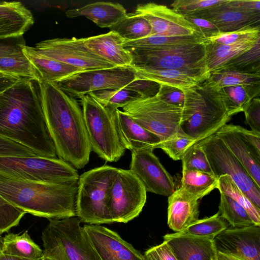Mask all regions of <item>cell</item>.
Wrapping results in <instances>:
<instances>
[{"mask_svg":"<svg viewBox=\"0 0 260 260\" xmlns=\"http://www.w3.org/2000/svg\"><path fill=\"white\" fill-rule=\"evenodd\" d=\"M181 160L183 168L213 174L204 151L197 144L188 150Z\"/></svg>","mask_w":260,"mask_h":260,"instance_id":"obj_43","label":"cell"},{"mask_svg":"<svg viewBox=\"0 0 260 260\" xmlns=\"http://www.w3.org/2000/svg\"><path fill=\"white\" fill-rule=\"evenodd\" d=\"M92 151L107 162H116L126 148L120 133L117 109L108 108L89 94L79 97Z\"/></svg>","mask_w":260,"mask_h":260,"instance_id":"obj_6","label":"cell"},{"mask_svg":"<svg viewBox=\"0 0 260 260\" xmlns=\"http://www.w3.org/2000/svg\"><path fill=\"white\" fill-rule=\"evenodd\" d=\"M25 214L0 195V235L18 225Z\"/></svg>","mask_w":260,"mask_h":260,"instance_id":"obj_41","label":"cell"},{"mask_svg":"<svg viewBox=\"0 0 260 260\" xmlns=\"http://www.w3.org/2000/svg\"><path fill=\"white\" fill-rule=\"evenodd\" d=\"M5 75H6L5 74H3V73L0 72V77L3 76H5Z\"/></svg>","mask_w":260,"mask_h":260,"instance_id":"obj_60","label":"cell"},{"mask_svg":"<svg viewBox=\"0 0 260 260\" xmlns=\"http://www.w3.org/2000/svg\"><path fill=\"white\" fill-rule=\"evenodd\" d=\"M178 260H215L217 252L213 237L175 236L163 237Z\"/></svg>","mask_w":260,"mask_h":260,"instance_id":"obj_21","label":"cell"},{"mask_svg":"<svg viewBox=\"0 0 260 260\" xmlns=\"http://www.w3.org/2000/svg\"><path fill=\"white\" fill-rule=\"evenodd\" d=\"M41 260H54V259L47 257L42 256Z\"/></svg>","mask_w":260,"mask_h":260,"instance_id":"obj_59","label":"cell"},{"mask_svg":"<svg viewBox=\"0 0 260 260\" xmlns=\"http://www.w3.org/2000/svg\"><path fill=\"white\" fill-rule=\"evenodd\" d=\"M215 260H239L236 258L229 256L219 252H217Z\"/></svg>","mask_w":260,"mask_h":260,"instance_id":"obj_57","label":"cell"},{"mask_svg":"<svg viewBox=\"0 0 260 260\" xmlns=\"http://www.w3.org/2000/svg\"><path fill=\"white\" fill-rule=\"evenodd\" d=\"M181 90L184 122L181 129L198 142L215 134L238 113L223 88L208 79Z\"/></svg>","mask_w":260,"mask_h":260,"instance_id":"obj_4","label":"cell"},{"mask_svg":"<svg viewBox=\"0 0 260 260\" xmlns=\"http://www.w3.org/2000/svg\"><path fill=\"white\" fill-rule=\"evenodd\" d=\"M0 177L24 181L76 184V169L57 157L0 156Z\"/></svg>","mask_w":260,"mask_h":260,"instance_id":"obj_9","label":"cell"},{"mask_svg":"<svg viewBox=\"0 0 260 260\" xmlns=\"http://www.w3.org/2000/svg\"><path fill=\"white\" fill-rule=\"evenodd\" d=\"M37 156L29 148L0 136V156Z\"/></svg>","mask_w":260,"mask_h":260,"instance_id":"obj_47","label":"cell"},{"mask_svg":"<svg viewBox=\"0 0 260 260\" xmlns=\"http://www.w3.org/2000/svg\"><path fill=\"white\" fill-rule=\"evenodd\" d=\"M24 45L22 36L0 39V58L22 53V47Z\"/></svg>","mask_w":260,"mask_h":260,"instance_id":"obj_51","label":"cell"},{"mask_svg":"<svg viewBox=\"0 0 260 260\" xmlns=\"http://www.w3.org/2000/svg\"><path fill=\"white\" fill-rule=\"evenodd\" d=\"M31 12L19 2H0V39L23 36L33 25Z\"/></svg>","mask_w":260,"mask_h":260,"instance_id":"obj_24","label":"cell"},{"mask_svg":"<svg viewBox=\"0 0 260 260\" xmlns=\"http://www.w3.org/2000/svg\"><path fill=\"white\" fill-rule=\"evenodd\" d=\"M238 113L243 112L252 99L259 96L260 90L241 85L223 87Z\"/></svg>","mask_w":260,"mask_h":260,"instance_id":"obj_42","label":"cell"},{"mask_svg":"<svg viewBox=\"0 0 260 260\" xmlns=\"http://www.w3.org/2000/svg\"><path fill=\"white\" fill-rule=\"evenodd\" d=\"M226 2L188 16L201 18L211 22L222 33L259 25L260 14L241 12L228 6Z\"/></svg>","mask_w":260,"mask_h":260,"instance_id":"obj_20","label":"cell"},{"mask_svg":"<svg viewBox=\"0 0 260 260\" xmlns=\"http://www.w3.org/2000/svg\"><path fill=\"white\" fill-rule=\"evenodd\" d=\"M137 79L147 80L180 89L199 83L187 74L175 70L134 69Z\"/></svg>","mask_w":260,"mask_h":260,"instance_id":"obj_29","label":"cell"},{"mask_svg":"<svg viewBox=\"0 0 260 260\" xmlns=\"http://www.w3.org/2000/svg\"><path fill=\"white\" fill-rule=\"evenodd\" d=\"M220 217L233 228H242L255 224L247 211L230 197L220 193L219 211Z\"/></svg>","mask_w":260,"mask_h":260,"instance_id":"obj_37","label":"cell"},{"mask_svg":"<svg viewBox=\"0 0 260 260\" xmlns=\"http://www.w3.org/2000/svg\"><path fill=\"white\" fill-rule=\"evenodd\" d=\"M120 133L126 149L131 151L156 148L160 142L155 135L138 124L122 110L117 109Z\"/></svg>","mask_w":260,"mask_h":260,"instance_id":"obj_27","label":"cell"},{"mask_svg":"<svg viewBox=\"0 0 260 260\" xmlns=\"http://www.w3.org/2000/svg\"><path fill=\"white\" fill-rule=\"evenodd\" d=\"M229 7L247 13L260 14L259 0H228Z\"/></svg>","mask_w":260,"mask_h":260,"instance_id":"obj_53","label":"cell"},{"mask_svg":"<svg viewBox=\"0 0 260 260\" xmlns=\"http://www.w3.org/2000/svg\"><path fill=\"white\" fill-rule=\"evenodd\" d=\"M22 51L36 70L41 82L57 84L76 74L86 71L38 52L34 47L22 46Z\"/></svg>","mask_w":260,"mask_h":260,"instance_id":"obj_25","label":"cell"},{"mask_svg":"<svg viewBox=\"0 0 260 260\" xmlns=\"http://www.w3.org/2000/svg\"><path fill=\"white\" fill-rule=\"evenodd\" d=\"M0 136L29 148L37 156L57 157L44 114L39 82L21 77L0 94Z\"/></svg>","mask_w":260,"mask_h":260,"instance_id":"obj_1","label":"cell"},{"mask_svg":"<svg viewBox=\"0 0 260 260\" xmlns=\"http://www.w3.org/2000/svg\"><path fill=\"white\" fill-rule=\"evenodd\" d=\"M260 37L230 45L205 42L206 60L210 73L221 68L232 59L252 48Z\"/></svg>","mask_w":260,"mask_h":260,"instance_id":"obj_28","label":"cell"},{"mask_svg":"<svg viewBox=\"0 0 260 260\" xmlns=\"http://www.w3.org/2000/svg\"><path fill=\"white\" fill-rule=\"evenodd\" d=\"M227 0H177L171 5L172 9L183 16L221 5Z\"/></svg>","mask_w":260,"mask_h":260,"instance_id":"obj_45","label":"cell"},{"mask_svg":"<svg viewBox=\"0 0 260 260\" xmlns=\"http://www.w3.org/2000/svg\"><path fill=\"white\" fill-rule=\"evenodd\" d=\"M204 42L198 34L187 36L166 37L150 36L136 41L126 42L124 47L132 48H161L171 46Z\"/></svg>","mask_w":260,"mask_h":260,"instance_id":"obj_35","label":"cell"},{"mask_svg":"<svg viewBox=\"0 0 260 260\" xmlns=\"http://www.w3.org/2000/svg\"><path fill=\"white\" fill-rule=\"evenodd\" d=\"M105 107L112 110L122 108L141 96L134 91L124 87L118 89H106L93 91L89 93Z\"/></svg>","mask_w":260,"mask_h":260,"instance_id":"obj_38","label":"cell"},{"mask_svg":"<svg viewBox=\"0 0 260 260\" xmlns=\"http://www.w3.org/2000/svg\"><path fill=\"white\" fill-rule=\"evenodd\" d=\"M146 192L129 169H119L109 193V211L113 222L126 223L138 216L146 203Z\"/></svg>","mask_w":260,"mask_h":260,"instance_id":"obj_12","label":"cell"},{"mask_svg":"<svg viewBox=\"0 0 260 260\" xmlns=\"http://www.w3.org/2000/svg\"><path fill=\"white\" fill-rule=\"evenodd\" d=\"M143 255L150 260H178L165 241L159 245L150 247Z\"/></svg>","mask_w":260,"mask_h":260,"instance_id":"obj_52","label":"cell"},{"mask_svg":"<svg viewBox=\"0 0 260 260\" xmlns=\"http://www.w3.org/2000/svg\"><path fill=\"white\" fill-rule=\"evenodd\" d=\"M136 78V71L133 67H115L83 71L57 85L71 96L79 98L98 90L123 88Z\"/></svg>","mask_w":260,"mask_h":260,"instance_id":"obj_13","label":"cell"},{"mask_svg":"<svg viewBox=\"0 0 260 260\" xmlns=\"http://www.w3.org/2000/svg\"><path fill=\"white\" fill-rule=\"evenodd\" d=\"M241 131L249 143L259 153H260V133L248 130L240 126Z\"/></svg>","mask_w":260,"mask_h":260,"instance_id":"obj_54","label":"cell"},{"mask_svg":"<svg viewBox=\"0 0 260 260\" xmlns=\"http://www.w3.org/2000/svg\"><path fill=\"white\" fill-rule=\"evenodd\" d=\"M184 17L203 39L204 42L222 34L215 25L207 20L190 16Z\"/></svg>","mask_w":260,"mask_h":260,"instance_id":"obj_46","label":"cell"},{"mask_svg":"<svg viewBox=\"0 0 260 260\" xmlns=\"http://www.w3.org/2000/svg\"><path fill=\"white\" fill-rule=\"evenodd\" d=\"M85 45L98 56L116 67H131L132 58L124 47V40L112 31L83 38Z\"/></svg>","mask_w":260,"mask_h":260,"instance_id":"obj_23","label":"cell"},{"mask_svg":"<svg viewBox=\"0 0 260 260\" xmlns=\"http://www.w3.org/2000/svg\"><path fill=\"white\" fill-rule=\"evenodd\" d=\"M208 80L219 87L241 85L260 90V73H251L234 70H218L210 73Z\"/></svg>","mask_w":260,"mask_h":260,"instance_id":"obj_33","label":"cell"},{"mask_svg":"<svg viewBox=\"0 0 260 260\" xmlns=\"http://www.w3.org/2000/svg\"><path fill=\"white\" fill-rule=\"evenodd\" d=\"M196 144L204 151L213 175L217 178L223 175L230 176L253 204L260 209V187L224 142L213 134Z\"/></svg>","mask_w":260,"mask_h":260,"instance_id":"obj_11","label":"cell"},{"mask_svg":"<svg viewBox=\"0 0 260 260\" xmlns=\"http://www.w3.org/2000/svg\"><path fill=\"white\" fill-rule=\"evenodd\" d=\"M0 260H41V259H30L5 254L0 252Z\"/></svg>","mask_w":260,"mask_h":260,"instance_id":"obj_56","label":"cell"},{"mask_svg":"<svg viewBox=\"0 0 260 260\" xmlns=\"http://www.w3.org/2000/svg\"><path fill=\"white\" fill-rule=\"evenodd\" d=\"M135 13L149 22L151 27L150 36L179 37L197 34L183 15L165 5L152 2L139 4Z\"/></svg>","mask_w":260,"mask_h":260,"instance_id":"obj_17","label":"cell"},{"mask_svg":"<svg viewBox=\"0 0 260 260\" xmlns=\"http://www.w3.org/2000/svg\"><path fill=\"white\" fill-rule=\"evenodd\" d=\"M144 260H150V259H149L148 258H147V257H145L144 256Z\"/></svg>","mask_w":260,"mask_h":260,"instance_id":"obj_61","label":"cell"},{"mask_svg":"<svg viewBox=\"0 0 260 260\" xmlns=\"http://www.w3.org/2000/svg\"><path fill=\"white\" fill-rule=\"evenodd\" d=\"M77 184L24 181L0 177V195L26 213L49 219L76 216Z\"/></svg>","mask_w":260,"mask_h":260,"instance_id":"obj_3","label":"cell"},{"mask_svg":"<svg viewBox=\"0 0 260 260\" xmlns=\"http://www.w3.org/2000/svg\"><path fill=\"white\" fill-rule=\"evenodd\" d=\"M199 200L180 188L168 197V224L180 232L199 219Z\"/></svg>","mask_w":260,"mask_h":260,"instance_id":"obj_22","label":"cell"},{"mask_svg":"<svg viewBox=\"0 0 260 260\" xmlns=\"http://www.w3.org/2000/svg\"><path fill=\"white\" fill-rule=\"evenodd\" d=\"M118 170L104 165L79 176L76 212L81 222L96 225L113 223L109 211V193Z\"/></svg>","mask_w":260,"mask_h":260,"instance_id":"obj_7","label":"cell"},{"mask_svg":"<svg viewBox=\"0 0 260 260\" xmlns=\"http://www.w3.org/2000/svg\"><path fill=\"white\" fill-rule=\"evenodd\" d=\"M227 228V223L217 212L210 217L198 219L184 230L173 234L179 236L214 238Z\"/></svg>","mask_w":260,"mask_h":260,"instance_id":"obj_36","label":"cell"},{"mask_svg":"<svg viewBox=\"0 0 260 260\" xmlns=\"http://www.w3.org/2000/svg\"><path fill=\"white\" fill-rule=\"evenodd\" d=\"M127 50L131 55V67L134 69L178 70L187 74L198 83L210 76L204 42Z\"/></svg>","mask_w":260,"mask_h":260,"instance_id":"obj_5","label":"cell"},{"mask_svg":"<svg viewBox=\"0 0 260 260\" xmlns=\"http://www.w3.org/2000/svg\"><path fill=\"white\" fill-rule=\"evenodd\" d=\"M218 183L213 174L182 168L179 188L200 200L217 188Z\"/></svg>","mask_w":260,"mask_h":260,"instance_id":"obj_31","label":"cell"},{"mask_svg":"<svg viewBox=\"0 0 260 260\" xmlns=\"http://www.w3.org/2000/svg\"><path fill=\"white\" fill-rule=\"evenodd\" d=\"M125 88L134 91L141 97L155 95L159 88V84L151 81L136 79Z\"/></svg>","mask_w":260,"mask_h":260,"instance_id":"obj_48","label":"cell"},{"mask_svg":"<svg viewBox=\"0 0 260 260\" xmlns=\"http://www.w3.org/2000/svg\"><path fill=\"white\" fill-rule=\"evenodd\" d=\"M243 112L245 122L250 127L251 131L260 133L259 98L252 99Z\"/></svg>","mask_w":260,"mask_h":260,"instance_id":"obj_49","label":"cell"},{"mask_svg":"<svg viewBox=\"0 0 260 260\" xmlns=\"http://www.w3.org/2000/svg\"><path fill=\"white\" fill-rule=\"evenodd\" d=\"M240 126L226 124L215 134L224 142L260 187V153L246 140Z\"/></svg>","mask_w":260,"mask_h":260,"instance_id":"obj_19","label":"cell"},{"mask_svg":"<svg viewBox=\"0 0 260 260\" xmlns=\"http://www.w3.org/2000/svg\"><path fill=\"white\" fill-rule=\"evenodd\" d=\"M213 242L217 252L239 260H260V225L227 228Z\"/></svg>","mask_w":260,"mask_h":260,"instance_id":"obj_16","label":"cell"},{"mask_svg":"<svg viewBox=\"0 0 260 260\" xmlns=\"http://www.w3.org/2000/svg\"><path fill=\"white\" fill-rule=\"evenodd\" d=\"M125 41H136L150 35L151 27L142 16L136 13L126 14L125 17L110 28Z\"/></svg>","mask_w":260,"mask_h":260,"instance_id":"obj_32","label":"cell"},{"mask_svg":"<svg viewBox=\"0 0 260 260\" xmlns=\"http://www.w3.org/2000/svg\"><path fill=\"white\" fill-rule=\"evenodd\" d=\"M3 237L0 235V252H1Z\"/></svg>","mask_w":260,"mask_h":260,"instance_id":"obj_58","label":"cell"},{"mask_svg":"<svg viewBox=\"0 0 260 260\" xmlns=\"http://www.w3.org/2000/svg\"><path fill=\"white\" fill-rule=\"evenodd\" d=\"M153 150L149 148L131 151L129 170L139 179L146 192L169 197L175 190V182Z\"/></svg>","mask_w":260,"mask_h":260,"instance_id":"obj_15","label":"cell"},{"mask_svg":"<svg viewBox=\"0 0 260 260\" xmlns=\"http://www.w3.org/2000/svg\"><path fill=\"white\" fill-rule=\"evenodd\" d=\"M220 193L226 195L242 206L248 212L254 223L260 225V209L255 207L247 196L227 175L218 178L217 187Z\"/></svg>","mask_w":260,"mask_h":260,"instance_id":"obj_34","label":"cell"},{"mask_svg":"<svg viewBox=\"0 0 260 260\" xmlns=\"http://www.w3.org/2000/svg\"><path fill=\"white\" fill-rule=\"evenodd\" d=\"M260 37V26H249L225 33L205 41L221 45H230Z\"/></svg>","mask_w":260,"mask_h":260,"instance_id":"obj_44","label":"cell"},{"mask_svg":"<svg viewBox=\"0 0 260 260\" xmlns=\"http://www.w3.org/2000/svg\"><path fill=\"white\" fill-rule=\"evenodd\" d=\"M122 111L145 129L164 141L180 131L182 109L163 100L157 94L141 97L125 105Z\"/></svg>","mask_w":260,"mask_h":260,"instance_id":"obj_10","label":"cell"},{"mask_svg":"<svg viewBox=\"0 0 260 260\" xmlns=\"http://www.w3.org/2000/svg\"><path fill=\"white\" fill-rule=\"evenodd\" d=\"M83 227L101 260H144L143 255L116 232L96 224Z\"/></svg>","mask_w":260,"mask_h":260,"instance_id":"obj_18","label":"cell"},{"mask_svg":"<svg viewBox=\"0 0 260 260\" xmlns=\"http://www.w3.org/2000/svg\"><path fill=\"white\" fill-rule=\"evenodd\" d=\"M198 141L184 133L181 129L164 141H160L156 148L162 149L174 160H181L188 150Z\"/></svg>","mask_w":260,"mask_h":260,"instance_id":"obj_39","label":"cell"},{"mask_svg":"<svg viewBox=\"0 0 260 260\" xmlns=\"http://www.w3.org/2000/svg\"><path fill=\"white\" fill-rule=\"evenodd\" d=\"M157 94L168 103L182 109L184 102V95L181 89L172 86L159 84V88Z\"/></svg>","mask_w":260,"mask_h":260,"instance_id":"obj_50","label":"cell"},{"mask_svg":"<svg viewBox=\"0 0 260 260\" xmlns=\"http://www.w3.org/2000/svg\"><path fill=\"white\" fill-rule=\"evenodd\" d=\"M1 252L30 259H41L43 256V250L30 238L27 231L5 235Z\"/></svg>","mask_w":260,"mask_h":260,"instance_id":"obj_30","label":"cell"},{"mask_svg":"<svg viewBox=\"0 0 260 260\" xmlns=\"http://www.w3.org/2000/svg\"><path fill=\"white\" fill-rule=\"evenodd\" d=\"M35 49L47 57L84 71L109 69L116 66L98 56L84 42L83 38H55L37 43Z\"/></svg>","mask_w":260,"mask_h":260,"instance_id":"obj_14","label":"cell"},{"mask_svg":"<svg viewBox=\"0 0 260 260\" xmlns=\"http://www.w3.org/2000/svg\"><path fill=\"white\" fill-rule=\"evenodd\" d=\"M49 221L42 233L43 256L54 260H101L77 217Z\"/></svg>","mask_w":260,"mask_h":260,"instance_id":"obj_8","label":"cell"},{"mask_svg":"<svg viewBox=\"0 0 260 260\" xmlns=\"http://www.w3.org/2000/svg\"><path fill=\"white\" fill-rule=\"evenodd\" d=\"M21 78L10 75L0 77V94L14 85Z\"/></svg>","mask_w":260,"mask_h":260,"instance_id":"obj_55","label":"cell"},{"mask_svg":"<svg viewBox=\"0 0 260 260\" xmlns=\"http://www.w3.org/2000/svg\"><path fill=\"white\" fill-rule=\"evenodd\" d=\"M47 126L56 155L76 169L89 162L92 151L79 102L56 84L40 82Z\"/></svg>","mask_w":260,"mask_h":260,"instance_id":"obj_2","label":"cell"},{"mask_svg":"<svg viewBox=\"0 0 260 260\" xmlns=\"http://www.w3.org/2000/svg\"><path fill=\"white\" fill-rule=\"evenodd\" d=\"M126 14V10L121 4L105 2L89 4L79 8L68 10L66 12L67 17H85L102 28H110Z\"/></svg>","mask_w":260,"mask_h":260,"instance_id":"obj_26","label":"cell"},{"mask_svg":"<svg viewBox=\"0 0 260 260\" xmlns=\"http://www.w3.org/2000/svg\"><path fill=\"white\" fill-rule=\"evenodd\" d=\"M218 70L260 73V40L250 49L232 59Z\"/></svg>","mask_w":260,"mask_h":260,"instance_id":"obj_40","label":"cell"}]
</instances>
